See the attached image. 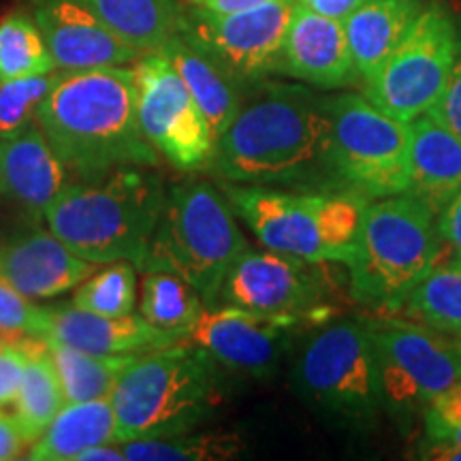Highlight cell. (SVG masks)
<instances>
[{
	"label": "cell",
	"instance_id": "6da1fadb",
	"mask_svg": "<svg viewBox=\"0 0 461 461\" xmlns=\"http://www.w3.org/2000/svg\"><path fill=\"white\" fill-rule=\"evenodd\" d=\"M210 169L222 182L288 190L342 188L331 167L330 96L312 86L263 77L216 140Z\"/></svg>",
	"mask_w": 461,
	"mask_h": 461
},
{
	"label": "cell",
	"instance_id": "7a4b0ae2",
	"mask_svg": "<svg viewBox=\"0 0 461 461\" xmlns=\"http://www.w3.org/2000/svg\"><path fill=\"white\" fill-rule=\"evenodd\" d=\"M34 122L77 180L126 165H158L137 118L135 68L126 65L58 71Z\"/></svg>",
	"mask_w": 461,
	"mask_h": 461
},
{
	"label": "cell",
	"instance_id": "3957f363",
	"mask_svg": "<svg viewBox=\"0 0 461 461\" xmlns=\"http://www.w3.org/2000/svg\"><path fill=\"white\" fill-rule=\"evenodd\" d=\"M165 199L167 186L154 167L126 165L90 180L68 182L43 221L86 261H126L141 269Z\"/></svg>",
	"mask_w": 461,
	"mask_h": 461
},
{
	"label": "cell",
	"instance_id": "277c9868",
	"mask_svg": "<svg viewBox=\"0 0 461 461\" xmlns=\"http://www.w3.org/2000/svg\"><path fill=\"white\" fill-rule=\"evenodd\" d=\"M216 367L205 350L186 339L137 355L109 395L115 445L197 429L222 402Z\"/></svg>",
	"mask_w": 461,
	"mask_h": 461
},
{
	"label": "cell",
	"instance_id": "5b68a950",
	"mask_svg": "<svg viewBox=\"0 0 461 461\" xmlns=\"http://www.w3.org/2000/svg\"><path fill=\"white\" fill-rule=\"evenodd\" d=\"M222 194L267 250L310 263H348L370 199L348 188L288 190L222 182Z\"/></svg>",
	"mask_w": 461,
	"mask_h": 461
},
{
	"label": "cell",
	"instance_id": "8992f818",
	"mask_svg": "<svg viewBox=\"0 0 461 461\" xmlns=\"http://www.w3.org/2000/svg\"><path fill=\"white\" fill-rule=\"evenodd\" d=\"M442 258L436 214L411 193L370 201L348 263L359 303L397 310Z\"/></svg>",
	"mask_w": 461,
	"mask_h": 461
},
{
	"label": "cell",
	"instance_id": "52a82bcc",
	"mask_svg": "<svg viewBox=\"0 0 461 461\" xmlns=\"http://www.w3.org/2000/svg\"><path fill=\"white\" fill-rule=\"evenodd\" d=\"M227 197L207 180H184L167 188L163 214L141 272L169 269L190 282L214 308L230 265L248 250Z\"/></svg>",
	"mask_w": 461,
	"mask_h": 461
},
{
	"label": "cell",
	"instance_id": "ba28073f",
	"mask_svg": "<svg viewBox=\"0 0 461 461\" xmlns=\"http://www.w3.org/2000/svg\"><path fill=\"white\" fill-rule=\"evenodd\" d=\"M293 387L325 420L366 431L383 412L370 322L331 321L308 338L293 367Z\"/></svg>",
	"mask_w": 461,
	"mask_h": 461
},
{
	"label": "cell",
	"instance_id": "9c48e42d",
	"mask_svg": "<svg viewBox=\"0 0 461 461\" xmlns=\"http://www.w3.org/2000/svg\"><path fill=\"white\" fill-rule=\"evenodd\" d=\"M331 167L342 188L367 199L393 197L411 186L408 122L391 118L366 96H330Z\"/></svg>",
	"mask_w": 461,
	"mask_h": 461
},
{
	"label": "cell",
	"instance_id": "30bf717a",
	"mask_svg": "<svg viewBox=\"0 0 461 461\" xmlns=\"http://www.w3.org/2000/svg\"><path fill=\"white\" fill-rule=\"evenodd\" d=\"M455 45L457 17L440 0L428 3L387 60L363 82V96L402 122L431 112L451 75Z\"/></svg>",
	"mask_w": 461,
	"mask_h": 461
},
{
	"label": "cell",
	"instance_id": "8fae6325",
	"mask_svg": "<svg viewBox=\"0 0 461 461\" xmlns=\"http://www.w3.org/2000/svg\"><path fill=\"white\" fill-rule=\"evenodd\" d=\"M383 411L412 420L428 403L461 380V342L406 321L372 325Z\"/></svg>",
	"mask_w": 461,
	"mask_h": 461
},
{
	"label": "cell",
	"instance_id": "7c38bea8",
	"mask_svg": "<svg viewBox=\"0 0 461 461\" xmlns=\"http://www.w3.org/2000/svg\"><path fill=\"white\" fill-rule=\"evenodd\" d=\"M132 68L137 118L149 146L182 173L210 169L216 135L176 67L157 50L141 54Z\"/></svg>",
	"mask_w": 461,
	"mask_h": 461
},
{
	"label": "cell",
	"instance_id": "4fadbf2b",
	"mask_svg": "<svg viewBox=\"0 0 461 461\" xmlns=\"http://www.w3.org/2000/svg\"><path fill=\"white\" fill-rule=\"evenodd\" d=\"M295 5L297 0H272L235 14H207L186 5L177 34L235 82L255 84L274 75Z\"/></svg>",
	"mask_w": 461,
	"mask_h": 461
},
{
	"label": "cell",
	"instance_id": "5bb4252c",
	"mask_svg": "<svg viewBox=\"0 0 461 461\" xmlns=\"http://www.w3.org/2000/svg\"><path fill=\"white\" fill-rule=\"evenodd\" d=\"M322 263L282 255L274 250L241 252L222 282V305L250 310L269 316L322 321L325 308V276Z\"/></svg>",
	"mask_w": 461,
	"mask_h": 461
},
{
	"label": "cell",
	"instance_id": "9a60e30c",
	"mask_svg": "<svg viewBox=\"0 0 461 461\" xmlns=\"http://www.w3.org/2000/svg\"><path fill=\"white\" fill-rule=\"evenodd\" d=\"M299 321L295 316H269L235 305H214L201 310L186 342L199 346L227 370L263 378L276 372Z\"/></svg>",
	"mask_w": 461,
	"mask_h": 461
},
{
	"label": "cell",
	"instance_id": "2e32d148",
	"mask_svg": "<svg viewBox=\"0 0 461 461\" xmlns=\"http://www.w3.org/2000/svg\"><path fill=\"white\" fill-rule=\"evenodd\" d=\"M31 15L56 71L129 65L141 56L82 0H31Z\"/></svg>",
	"mask_w": 461,
	"mask_h": 461
},
{
	"label": "cell",
	"instance_id": "e0dca14e",
	"mask_svg": "<svg viewBox=\"0 0 461 461\" xmlns=\"http://www.w3.org/2000/svg\"><path fill=\"white\" fill-rule=\"evenodd\" d=\"M274 75L319 90H342L359 82L342 22L295 5Z\"/></svg>",
	"mask_w": 461,
	"mask_h": 461
},
{
	"label": "cell",
	"instance_id": "ac0fdd59",
	"mask_svg": "<svg viewBox=\"0 0 461 461\" xmlns=\"http://www.w3.org/2000/svg\"><path fill=\"white\" fill-rule=\"evenodd\" d=\"M96 272L54 233L34 229L0 246V278L28 299L65 295Z\"/></svg>",
	"mask_w": 461,
	"mask_h": 461
},
{
	"label": "cell",
	"instance_id": "d6986e66",
	"mask_svg": "<svg viewBox=\"0 0 461 461\" xmlns=\"http://www.w3.org/2000/svg\"><path fill=\"white\" fill-rule=\"evenodd\" d=\"M67 184V167L37 122L0 140V194L15 201L28 216L43 218Z\"/></svg>",
	"mask_w": 461,
	"mask_h": 461
},
{
	"label": "cell",
	"instance_id": "ffe728a7",
	"mask_svg": "<svg viewBox=\"0 0 461 461\" xmlns=\"http://www.w3.org/2000/svg\"><path fill=\"white\" fill-rule=\"evenodd\" d=\"M45 339L95 355H143L176 344V339L149 325L143 316H103L73 303L50 308Z\"/></svg>",
	"mask_w": 461,
	"mask_h": 461
},
{
	"label": "cell",
	"instance_id": "44dd1931",
	"mask_svg": "<svg viewBox=\"0 0 461 461\" xmlns=\"http://www.w3.org/2000/svg\"><path fill=\"white\" fill-rule=\"evenodd\" d=\"M411 186L408 193L438 216L461 190V140L428 113L408 122Z\"/></svg>",
	"mask_w": 461,
	"mask_h": 461
},
{
	"label": "cell",
	"instance_id": "7402d4cb",
	"mask_svg": "<svg viewBox=\"0 0 461 461\" xmlns=\"http://www.w3.org/2000/svg\"><path fill=\"white\" fill-rule=\"evenodd\" d=\"M425 0H366L344 24L361 82L370 79L423 11Z\"/></svg>",
	"mask_w": 461,
	"mask_h": 461
},
{
	"label": "cell",
	"instance_id": "603a6c76",
	"mask_svg": "<svg viewBox=\"0 0 461 461\" xmlns=\"http://www.w3.org/2000/svg\"><path fill=\"white\" fill-rule=\"evenodd\" d=\"M158 51L176 67L218 140L238 113L246 86L235 82L214 60L201 54L180 34L171 37Z\"/></svg>",
	"mask_w": 461,
	"mask_h": 461
},
{
	"label": "cell",
	"instance_id": "cb8c5ba5",
	"mask_svg": "<svg viewBox=\"0 0 461 461\" xmlns=\"http://www.w3.org/2000/svg\"><path fill=\"white\" fill-rule=\"evenodd\" d=\"M99 445H115V414L109 397L62 408L34 440L28 459L77 461L84 451Z\"/></svg>",
	"mask_w": 461,
	"mask_h": 461
},
{
	"label": "cell",
	"instance_id": "d4e9b609",
	"mask_svg": "<svg viewBox=\"0 0 461 461\" xmlns=\"http://www.w3.org/2000/svg\"><path fill=\"white\" fill-rule=\"evenodd\" d=\"M140 54L157 51L180 32L184 7L177 0H82Z\"/></svg>",
	"mask_w": 461,
	"mask_h": 461
},
{
	"label": "cell",
	"instance_id": "484cf974",
	"mask_svg": "<svg viewBox=\"0 0 461 461\" xmlns=\"http://www.w3.org/2000/svg\"><path fill=\"white\" fill-rule=\"evenodd\" d=\"M22 344L28 353V361L20 393L15 397V419L26 442L32 445L67 403L45 339L24 338Z\"/></svg>",
	"mask_w": 461,
	"mask_h": 461
},
{
	"label": "cell",
	"instance_id": "4316f807",
	"mask_svg": "<svg viewBox=\"0 0 461 461\" xmlns=\"http://www.w3.org/2000/svg\"><path fill=\"white\" fill-rule=\"evenodd\" d=\"M205 308L203 299L190 282L169 269H148L143 272L140 312L176 342L186 339Z\"/></svg>",
	"mask_w": 461,
	"mask_h": 461
},
{
	"label": "cell",
	"instance_id": "83f0119b",
	"mask_svg": "<svg viewBox=\"0 0 461 461\" xmlns=\"http://www.w3.org/2000/svg\"><path fill=\"white\" fill-rule=\"evenodd\" d=\"M48 355L60 378L65 403L103 400L113 391L115 380L137 355H95L73 346L45 339Z\"/></svg>",
	"mask_w": 461,
	"mask_h": 461
},
{
	"label": "cell",
	"instance_id": "f1b7e54d",
	"mask_svg": "<svg viewBox=\"0 0 461 461\" xmlns=\"http://www.w3.org/2000/svg\"><path fill=\"white\" fill-rule=\"evenodd\" d=\"M129 461H227L246 451L238 431H184L148 440L122 442Z\"/></svg>",
	"mask_w": 461,
	"mask_h": 461
},
{
	"label": "cell",
	"instance_id": "f546056e",
	"mask_svg": "<svg viewBox=\"0 0 461 461\" xmlns=\"http://www.w3.org/2000/svg\"><path fill=\"white\" fill-rule=\"evenodd\" d=\"M406 308L431 330L461 338V267L436 265L408 295Z\"/></svg>",
	"mask_w": 461,
	"mask_h": 461
},
{
	"label": "cell",
	"instance_id": "4dcf8cb0",
	"mask_svg": "<svg viewBox=\"0 0 461 461\" xmlns=\"http://www.w3.org/2000/svg\"><path fill=\"white\" fill-rule=\"evenodd\" d=\"M48 45L32 15L14 11L0 20V82L54 73Z\"/></svg>",
	"mask_w": 461,
	"mask_h": 461
},
{
	"label": "cell",
	"instance_id": "1f68e13d",
	"mask_svg": "<svg viewBox=\"0 0 461 461\" xmlns=\"http://www.w3.org/2000/svg\"><path fill=\"white\" fill-rule=\"evenodd\" d=\"M73 305L103 316H126L137 308V267L118 261L92 274L73 293Z\"/></svg>",
	"mask_w": 461,
	"mask_h": 461
},
{
	"label": "cell",
	"instance_id": "d6a6232c",
	"mask_svg": "<svg viewBox=\"0 0 461 461\" xmlns=\"http://www.w3.org/2000/svg\"><path fill=\"white\" fill-rule=\"evenodd\" d=\"M56 73L0 82V140L34 122V115L54 84Z\"/></svg>",
	"mask_w": 461,
	"mask_h": 461
},
{
	"label": "cell",
	"instance_id": "836d02e7",
	"mask_svg": "<svg viewBox=\"0 0 461 461\" xmlns=\"http://www.w3.org/2000/svg\"><path fill=\"white\" fill-rule=\"evenodd\" d=\"M50 330V308L34 305L26 295L0 278V336L5 339L41 338Z\"/></svg>",
	"mask_w": 461,
	"mask_h": 461
},
{
	"label": "cell",
	"instance_id": "e575fe53",
	"mask_svg": "<svg viewBox=\"0 0 461 461\" xmlns=\"http://www.w3.org/2000/svg\"><path fill=\"white\" fill-rule=\"evenodd\" d=\"M425 442H461V380L428 403L423 414Z\"/></svg>",
	"mask_w": 461,
	"mask_h": 461
},
{
	"label": "cell",
	"instance_id": "d590c367",
	"mask_svg": "<svg viewBox=\"0 0 461 461\" xmlns=\"http://www.w3.org/2000/svg\"><path fill=\"white\" fill-rule=\"evenodd\" d=\"M429 113L461 140V15L457 17V45H455L451 75H448L445 92Z\"/></svg>",
	"mask_w": 461,
	"mask_h": 461
},
{
	"label": "cell",
	"instance_id": "8d00e7d4",
	"mask_svg": "<svg viewBox=\"0 0 461 461\" xmlns=\"http://www.w3.org/2000/svg\"><path fill=\"white\" fill-rule=\"evenodd\" d=\"M22 339H7L0 344V408L15 403V397L20 393L28 361Z\"/></svg>",
	"mask_w": 461,
	"mask_h": 461
},
{
	"label": "cell",
	"instance_id": "74e56055",
	"mask_svg": "<svg viewBox=\"0 0 461 461\" xmlns=\"http://www.w3.org/2000/svg\"><path fill=\"white\" fill-rule=\"evenodd\" d=\"M442 248H448V265L461 267V190L448 201V205L436 216Z\"/></svg>",
	"mask_w": 461,
	"mask_h": 461
},
{
	"label": "cell",
	"instance_id": "f35d334b",
	"mask_svg": "<svg viewBox=\"0 0 461 461\" xmlns=\"http://www.w3.org/2000/svg\"><path fill=\"white\" fill-rule=\"evenodd\" d=\"M26 438L17 425L15 414L5 412L0 408V461L17 459L26 448Z\"/></svg>",
	"mask_w": 461,
	"mask_h": 461
},
{
	"label": "cell",
	"instance_id": "ab89813d",
	"mask_svg": "<svg viewBox=\"0 0 461 461\" xmlns=\"http://www.w3.org/2000/svg\"><path fill=\"white\" fill-rule=\"evenodd\" d=\"M366 0H297V5L314 11V14L344 22Z\"/></svg>",
	"mask_w": 461,
	"mask_h": 461
},
{
	"label": "cell",
	"instance_id": "60d3db41",
	"mask_svg": "<svg viewBox=\"0 0 461 461\" xmlns=\"http://www.w3.org/2000/svg\"><path fill=\"white\" fill-rule=\"evenodd\" d=\"M265 3H272V0H188L190 7L207 11V14H235V11L261 7Z\"/></svg>",
	"mask_w": 461,
	"mask_h": 461
},
{
	"label": "cell",
	"instance_id": "b9f144b4",
	"mask_svg": "<svg viewBox=\"0 0 461 461\" xmlns=\"http://www.w3.org/2000/svg\"><path fill=\"white\" fill-rule=\"evenodd\" d=\"M420 459L434 461H461V442H438L420 448Z\"/></svg>",
	"mask_w": 461,
	"mask_h": 461
},
{
	"label": "cell",
	"instance_id": "7bdbcfd3",
	"mask_svg": "<svg viewBox=\"0 0 461 461\" xmlns=\"http://www.w3.org/2000/svg\"><path fill=\"white\" fill-rule=\"evenodd\" d=\"M122 459H124L122 448L113 447V445L92 447L77 457V461H122Z\"/></svg>",
	"mask_w": 461,
	"mask_h": 461
},
{
	"label": "cell",
	"instance_id": "ee69618b",
	"mask_svg": "<svg viewBox=\"0 0 461 461\" xmlns=\"http://www.w3.org/2000/svg\"><path fill=\"white\" fill-rule=\"evenodd\" d=\"M3 342H7V339H5L3 336H0V344H3Z\"/></svg>",
	"mask_w": 461,
	"mask_h": 461
}]
</instances>
